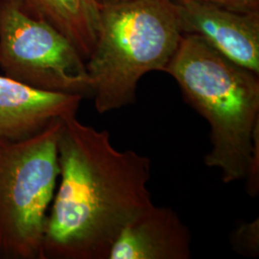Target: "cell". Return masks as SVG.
I'll return each instance as SVG.
<instances>
[{
  "label": "cell",
  "mask_w": 259,
  "mask_h": 259,
  "mask_svg": "<svg viewBox=\"0 0 259 259\" xmlns=\"http://www.w3.org/2000/svg\"><path fill=\"white\" fill-rule=\"evenodd\" d=\"M0 1H1V0H0Z\"/></svg>",
  "instance_id": "obj_14"
},
{
  "label": "cell",
  "mask_w": 259,
  "mask_h": 259,
  "mask_svg": "<svg viewBox=\"0 0 259 259\" xmlns=\"http://www.w3.org/2000/svg\"><path fill=\"white\" fill-rule=\"evenodd\" d=\"M59 185L47 216L44 259H108L123 229L153 205L151 160L113 146L106 130L62 119Z\"/></svg>",
  "instance_id": "obj_1"
},
{
  "label": "cell",
  "mask_w": 259,
  "mask_h": 259,
  "mask_svg": "<svg viewBox=\"0 0 259 259\" xmlns=\"http://www.w3.org/2000/svg\"><path fill=\"white\" fill-rule=\"evenodd\" d=\"M232 249L241 255L256 257L259 254V219L244 223L232 232Z\"/></svg>",
  "instance_id": "obj_10"
},
{
  "label": "cell",
  "mask_w": 259,
  "mask_h": 259,
  "mask_svg": "<svg viewBox=\"0 0 259 259\" xmlns=\"http://www.w3.org/2000/svg\"><path fill=\"white\" fill-rule=\"evenodd\" d=\"M164 72L210 127L204 164L220 169L225 184L245 180L259 136L258 74L191 34L183 35Z\"/></svg>",
  "instance_id": "obj_2"
},
{
  "label": "cell",
  "mask_w": 259,
  "mask_h": 259,
  "mask_svg": "<svg viewBox=\"0 0 259 259\" xmlns=\"http://www.w3.org/2000/svg\"><path fill=\"white\" fill-rule=\"evenodd\" d=\"M24 8L61 32L87 61L93 53L101 7L95 0H20Z\"/></svg>",
  "instance_id": "obj_9"
},
{
  "label": "cell",
  "mask_w": 259,
  "mask_h": 259,
  "mask_svg": "<svg viewBox=\"0 0 259 259\" xmlns=\"http://www.w3.org/2000/svg\"><path fill=\"white\" fill-rule=\"evenodd\" d=\"M62 119L19 141H0V257L44 259L47 216L59 181Z\"/></svg>",
  "instance_id": "obj_4"
},
{
  "label": "cell",
  "mask_w": 259,
  "mask_h": 259,
  "mask_svg": "<svg viewBox=\"0 0 259 259\" xmlns=\"http://www.w3.org/2000/svg\"><path fill=\"white\" fill-rule=\"evenodd\" d=\"M0 66L5 76L38 90L83 97L93 93L85 60L20 0L0 1Z\"/></svg>",
  "instance_id": "obj_5"
},
{
  "label": "cell",
  "mask_w": 259,
  "mask_h": 259,
  "mask_svg": "<svg viewBox=\"0 0 259 259\" xmlns=\"http://www.w3.org/2000/svg\"><path fill=\"white\" fill-rule=\"evenodd\" d=\"M0 258H1V257H0Z\"/></svg>",
  "instance_id": "obj_13"
},
{
  "label": "cell",
  "mask_w": 259,
  "mask_h": 259,
  "mask_svg": "<svg viewBox=\"0 0 259 259\" xmlns=\"http://www.w3.org/2000/svg\"><path fill=\"white\" fill-rule=\"evenodd\" d=\"M191 233L171 207L153 204L113 242L108 259H189Z\"/></svg>",
  "instance_id": "obj_8"
},
{
  "label": "cell",
  "mask_w": 259,
  "mask_h": 259,
  "mask_svg": "<svg viewBox=\"0 0 259 259\" xmlns=\"http://www.w3.org/2000/svg\"><path fill=\"white\" fill-rule=\"evenodd\" d=\"M183 35L172 0L102 7L97 39L85 63L96 111L103 114L135 102L139 80L164 71Z\"/></svg>",
  "instance_id": "obj_3"
},
{
  "label": "cell",
  "mask_w": 259,
  "mask_h": 259,
  "mask_svg": "<svg viewBox=\"0 0 259 259\" xmlns=\"http://www.w3.org/2000/svg\"><path fill=\"white\" fill-rule=\"evenodd\" d=\"M128 1H132V0H95V2L102 8V7H106V6H112V5H117V4H121V3H125Z\"/></svg>",
  "instance_id": "obj_12"
},
{
  "label": "cell",
  "mask_w": 259,
  "mask_h": 259,
  "mask_svg": "<svg viewBox=\"0 0 259 259\" xmlns=\"http://www.w3.org/2000/svg\"><path fill=\"white\" fill-rule=\"evenodd\" d=\"M238 13L259 12V0H203Z\"/></svg>",
  "instance_id": "obj_11"
},
{
  "label": "cell",
  "mask_w": 259,
  "mask_h": 259,
  "mask_svg": "<svg viewBox=\"0 0 259 259\" xmlns=\"http://www.w3.org/2000/svg\"><path fill=\"white\" fill-rule=\"evenodd\" d=\"M83 96L38 90L0 75V141H19L76 115Z\"/></svg>",
  "instance_id": "obj_7"
},
{
  "label": "cell",
  "mask_w": 259,
  "mask_h": 259,
  "mask_svg": "<svg viewBox=\"0 0 259 259\" xmlns=\"http://www.w3.org/2000/svg\"><path fill=\"white\" fill-rule=\"evenodd\" d=\"M183 34L203 38L235 64L259 74V12L238 13L203 0H172Z\"/></svg>",
  "instance_id": "obj_6"
}]
</instances>
